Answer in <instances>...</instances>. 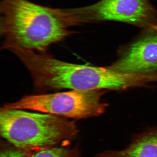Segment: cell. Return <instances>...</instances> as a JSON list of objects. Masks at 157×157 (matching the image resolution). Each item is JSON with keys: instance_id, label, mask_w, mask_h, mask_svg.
<instances>
[{"instance_id": "cell-1", "label": "cell", "mask_w": 157, "mask_h": 157, "mask_svg": "<svg viewBox=\"0 0 157 157\" xmlns=\"http://www.w3.org/2000/svg\"><path fill=\"white\" fill-rule=\"evenodd\" d=\"M2 47L45 53L49 46L76 33L65 9L51 8L29 0H1Z\"/></svg>"}, {"instance_id": "cell-2", "label": "cell", "mask_w": 157, "mask_h": 157, "mask_svg": "<svg viewBox=\"0 0 157 157\" xmlns=\"http://www.w3.org/2000/svg\"><path fill=\"white\" fill-rule=\"evenodd\" d=\"M12 52L29 70L38 89L120 90L124 83L123 75L108 67L71 63L23 48Z\"/></svg>"}, {"instance_id": "cell-3", "label": "cell", "mask_w": 157, "mask_h": 157, "mask_svg": "<svg viewBox=\"0 0 157 157\" xmlns=\"http://www.w3.org/2000/svg\"><path fill=\"white\" fill-rule=\"evenodd\" d=\"M78 132L74 121L59 116L19 109L0 111L1 136L27 153L55 147L75 138Z\"/></svg>"}, {"instance_id": "cell-4", "label": "cell", "mask_w": 157, "mask_h": 157, "mask_svg": "<svg viewBox=\"0 0 157 157\" xmlns=\"http://www.w3.org/2000/svg\"><path fill=\"white\" fill-rule=\"evenodd\" d=\"M103 90L71 91L25 96L5 104L6 109H30L64 117L82 119L101 115L107 104L102 101Z\"/></svg>"}, {"instance_id": "cell-5", "label": "cell", "mask_w": 157, "mask_h": 157, "mask_svg": "<svg viewBox=\"0 0 157 157\" xmlns=\"http://www.w3.org/2000/svg\"><path fill=\"white\" fill-rule=\"evenodd\" d=\"M67 9L75 26L111 21L142 29L157 27V9L149 0H100L90 6Z\"/></svg>"}, {"instance_id": "cell-6", "label": "cell", "mask_w": 157, "mask_h": 157, "mask_svg": "<svg viewBox=\"0 0 157 157\" xmlns=\"http://www.w3.org/2000/svg\"><path fill=\"white\" fill-rule=\"evenodd\" d=\"M109 67L126 74L157 75V27L143 29L120 50L117 59Z\"/></svg>"}, {"instance_id": "cell-7", "label": "cell", "mask_w": 157, "mask_h": 157, "mask_svg": "<svg viewBox=\"0 0 157 157\" xmlns=\"http://www.w3.org/2000/svg\"><path fill=\"white\" fill-rule=\"evenodd\" d=\"M97 157H157V128L137 135L123 150L106 151Z\"/></svg>"}, {"instance_id": "cell-8", "label": "cell", "mask_w": 157, "mask_h": 157, "mask_svg": "<svg viewBox=\"0 0 157 157\" xmlns=\"http://www.w3.org/2000/svg\"><path fill=\"white\" fill-rule=\"evenodd\" d=\"M29 157H80L77 147H53L34 152Z\"/></svg>"}, {"instance_id": "cell-9", "label": "cell", "mask_w": 157, "mask_h": 157, "mask_svg": "<svg viewBox=\"0 0 157 157\" xmlns=\"http://www.w3.org/2000/svg\"><path fill=\"white\" fill-rule=\"evenodd\" d=\"M27 154L15 147H8L1 150L0 157H27Z\"/></svg>"}]
</instances>
